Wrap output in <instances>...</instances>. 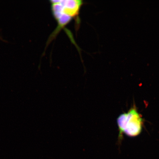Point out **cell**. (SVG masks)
<instances>
[{"instance_id": "cell-2", "label": "cell", "mask_w": 159, "mask_h": 159, "mask_svg": "<svg viewBox=\"0 0 159 159\" xmlns=\"http://www.w3.org/2000/svg\"><path fill=\"white\" fill-rule=\"evenodd\" d=\"M119 130V142L124 134L129 137L139 136L142 132L143 120L135 106L132 107L127 113L121 114L117 119Z\"/></svg>"}, {"instance_id": "cell-1", "label": "cell", "mask_w": 159, "mask_h": 159, "mask_svg": "<svg viewBox=\"0 0 159 159\" xmlns=\"http://www.w3.org/2000/svg\"><path fill=\"white\" fill-rule=\"evenodd\" d=\"M52 12L57 22V27L51 35L49 41L55 37L61 29L79 14L83 2L80 0L51 1ZM49 41L48 42H49Z\"/></svg>"}]
</instances>
